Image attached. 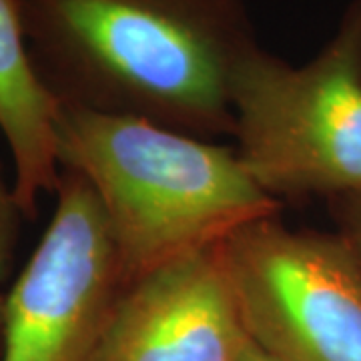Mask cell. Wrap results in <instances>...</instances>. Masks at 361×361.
Wrapping results in <instances>:
<instances>
[{"mask_svg": "<svg viewBox=\"0 0 361 361\" xmlns=\"http://www.w3.org/2000/svg\"><path fill=\"white\" fill-rule=\"evenodd\" d=\"M56 147L99 199L127 287L283 209L235 147L149 121L59 104Z\"/></svg>", "mask_w": 361, "mask_h": 361, "instance_id": "cell-2", "label": "cell"}, {"mask_svg": "<svg viewBox=\"0 0 361 361\" xmlns=\"http://www.w3.org/2000/svg\"><path fill=\"white\" fill-rule=\"evenodd\" d=\"M245 339L217 245L130 283L92 361H237Z\"/></svg>", "mask_w": 361, "mask_h": 361, "instance_id": "cell-6", "label": "cell"}, {"mask_svg": "<svg viewBox=\"0 0 361 361\" xmlns=\"http://www.w3.org/2000/svg\"><path fill=\"white\" fill-rule=\"evenodd\" d=\"M247 336L279 361H361V273L336 233L279 215L219 245Z\"/></svg>", "mask_w": 361, "mask_h": 361, "instance_id": "cell-4", "label": "cell"}, {"mask_svg": "<svg viewBox=\"0 0 361 361\" xmlns=\"http://www.w3.org/2000/svg\"><path fill=\"white\" fill-rule=\"evenodd\" d=\"M327 203L336 223V235L341 239L361 273V191L339 195Z\"/></svg>", "mask_w": 361, "mask_h": 361, "instance_id": "cell-9", "label": "cell"}, {"mask_svg": "<svg viewBox=\"0 0 361 361\" xmlns=\"http://www.w3.org/2000/svg\"><path fill=\"white\" fill-rule=\"evenodd\" d=\"M59 104L233 137V78L257 47L241 0H20Z\"/></svg>", "mask_w": 361, "mask_h": 361, "instance_id": "cell-1", "label": "cell"}, {"mask_svg": "<svg viewBox=\"0 0 361 361\" xmlns=\"http://www.w3.org/2000/svg\"><path fill=\"white\" fill-rule=\"evenodd\" d=\"M39 245L4 293L2 361H92L127 289L99 199L61 171Z\"/></svg>", "mask_w": 361, "mask_h": 361, "instance_id": "cell-5", "label": "cell"}, {"mask_svg": "<svg viewBox=\"0 0 361 361\" xmlns=\"http://www.w3.org/2000/svg\"><path fill=\"white\" fill-rule=\"evenodd\" d=\"M23 221L26 219L14 195L13 177L6 173V167L0 159V285L13 273Z\"/></svg>", "mask_w": 361, "mask_h": 361, "instance_id": "cell-8", "label": "cell"}, {"mask_svg": "<svg viewBox=\"0 0 361 361\" xmlns=\"http://www.w3.org/2000/svg\"><path fill=\"white\" fill-rule=\"evenodd\" d=\"M237 361H279L275 360L273 355H269L265 349H261L251 339V337L247 336L245 343H243V348H241V351H239V355H237Z\"/></svg>", "mask_w": 361, "mask_h": 361, "instance_id": "cell-10", "label": "cell"}, {"mask_svg": "<svg viewBox=\"0 0 361 361\" xmlns=\"http://www.w3.org/2000/svg\"><path fill=\"white\" fill-rule=\"evenodd\" d=\"M2 345H4V293L0 291V361H2Z\"/></svg>", "mask_w": 361, "mask_h": 361, "instance_id": "cell-11", "label": "cell"}, {"mask_svg": "<svg viewBox=\"0 0 361 361\" xmlns=\"http://www.w3.org/2000/svg\"><path fill=\"white\" fill-rule=\"evenodd\" d=\"M231 103L235 153L271 199L285 205L361 191V0L305 65L251 49Z\"/></svg>", "mask_w": 361, "mask_h": 361, "instance_id": "cell-3", "label": "cell"}, {"mask_svg": "<svg viewBox=\"0 0 361 361\" xmlns=\"http://www.w3.org/2000/svg\"><path fill=\"white\" fill-rule=\"evenodd\" d=\"M56 115L26 47L20 0H0V137L25 219L37 217L40 197L54 195L61 180Z\"/></svg>", "mask_w": 361, "mask_h": 361, "instance_id": "cell-7", "label": "cell"}]
</instances>
